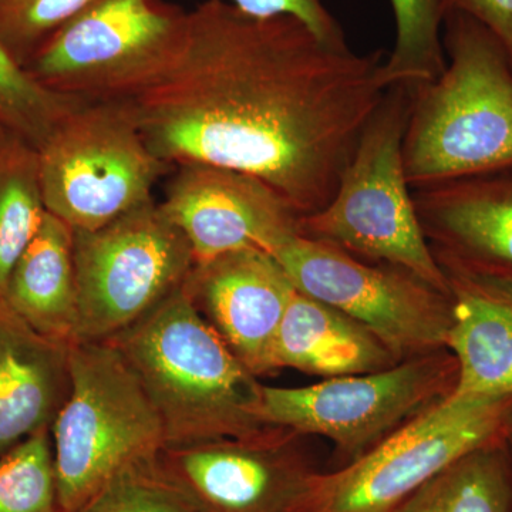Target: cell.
<instances>
[{
    "label": "cell",
    "instance_id": "44dd1931",
    "mask_svg": "<svg viewBox=\"0 0 512 512\" xmlns=\"http://www.w3.org/2000/svg\"><path fill=\"white\" fill-rule=\"evenodd\" d=\"M45 214L37 148L0 128V299Z\"/></svg>",
    "mask_w": 512,
    "mask_h": 512
},
{
    "label": "cell",
    "instance_id": "9a60e30c",
    "mask_svg": "<svg viewBox=\"0 0 512 512\" xmlns=\"http://www.w3.org/2000/svg\"><path fill=\"white\" fill-rule=\"evenodd\" d=\"M439 264L512 279V165L413 190Z\"/></svg>",
    "mask_w": 512,
    "mask_h": 512
},
{
    "label": "cell",
    "instance_id": "7a4b0ae2",
    "mask_svg": "<svg viewBox=\"0 0 512 512\" xmlns=\"http://www.w3.org/2000/svg\"><path fill=\"white\" fill-rule=\"evenodd\" d=\"M156 407L165 447L245 439L262 420V384L191 302L183 286L107 339Z\"/></svg>",
    "mask_w": 512,
    "mask_h": 512
},
{
    "label": "cell",
    "instance_id": "83f0119b",
    "mask_svg": "<svg viewBox=\"0 0 512 512\" xmlns=\"http://www.w3.org/2000/svg\"><path fill=\"white\" fill-rule=\"evenodd\" d=\"M444 16L460 12L477 20L503 46L512 66V0H443Z\"/></svg>",
    "mask_w": 512,
    "mask_h": 512
},
{
    "label": "cell",
    "instance_id": "d4e9b609",
    "mask_svg": "<svg viewBox=\"0 0 512 512\" xmlns=\"http://www.w3.org/2000/svg\"><path fill=\"white\" fill-rule=\"evenodd\" d=\"M0 512H63L50 430L33 434L0 458Z\"/></svg>",
    "mask_w": 512,
    "mask_h": 512
},
{
    "label": "cell",
    "instance_id": "2e32d148",
    "mask_svg": "<svg viewBox=\"0 0 512 512\" xmlns=\"http://www.w3.org/2000/svg\"><path fill=\"white\" fill-rule=\"evenodd\" d=\"M440 266L453 306L446 349L457 382L450 396L512 399V279Z\"/></svg>",
    "mask_w": 512,
    "mask_h": 512
},
{
    "label": "cell",
    "instance_id": "7c38bea8",
    "mask_svg": "<svg viewBox=\"0 0 512 512\" xmlns=\"http://www.w3.org/2000/svg\"><path fill=\"white\" fill-rule=\"evenodd\" d=\"M160 205L187 238L195 264L244 249L271 255L298 234L302 217L254 175L208 164L174 167Z\"/></svg>",
    "mask_w": 512,
    "mask_h": 512
},
{
    "label": "cell",
    "instance_id": "ac0fdd59",
    "mask_svg": "<svg viewBox=\"0 0 512 512\" xmlns=\"http://www.w3.org/2000/svg\"><path fill=\"white\" fill-rule=\"evenodd\" d=\"M272 362L275 372L295 369L325 379L400 363L365 326L296 289L276 335Z\"/></svg>",
    "mask_w": 512,
    "mask_h": 512
},
{
    "label": "cell",
    "instance_id": "7402d4cb",
    "mask_svg": "<svg viewBox=\"0 0 512 512\" xmlns=\"http://www.w3.org/2000/svg\"><path fill=\"white\" fill-rule=\"evenodd\" d=\"M396 37L384 60L390 86L437 79L446 69L443 0H390Z\"/></svg>",
    "mask_w": 512,
    "mask_h": 512
},
{
    "label": "cell",
    "instance_id": "6da1fadb",
    "mask_svg": "<svg viewBox=\"0 0 512 512\" xmlns=\"http://www.w3.org/2000/svg\"><path fill=\"white\" fill-rule=\"evenodd\" d=\"M384 60L205 0L164 69L119 101L164 163L254 175L305 217L332 200L389 90Z\"/></svg>",
    "mask_w": 512,
    "mask_h": 512
},
{
    "label": "cell",
    "instance_id": "277c9868",
    "mask_svg": "<svg viewBox=\"0 0 512 512\" xmlns=\"http://www.w3.org/2000/svg\"><path fill=\"white\" fill-rule=\"evenodd\" d=\"M412 84H393L363 131L332 200L299 220V234L355 258L399 266L448 293L421 228L403 161Z\"/></svg>",
    "mask_w": 512,
    "mask_h": 512
},
{
    "label": "cell",
    "instance_id": "484cf974",
    "mask_svg": "<svg viewBox=\"0 0 512 512\" xmlns=\"http://www.w3.org/2000/svg\"><path fill=\"white\" fill-rule=\"evenodd\" d=\"M96 0H0V43L23 67Z\"/></svg>",
    "mask_w": 512,
    "mask_h": 512
},
{
    "label": "cell",
    "instance_id": "603a6c76",
    "mask_svg": "<svg viewBox=\"0 0 512 512\" xmlns=\"http://www.w3.org/2000/svg\"><path fill=\"white\" fill-rule=\"evenodd\" d=\"M83 103L37 82L0 43V128L39 148L60 121Z\"/></svg>",
    "mask_w": 512,
    "mask_h": 512
},
{
    "label": "cell",
    "instance_id": "f1b7e54d",
    "mask_svg": "<svg viewBox=\"0 0 512 512\" xmlns=\"http://www.w3.org/2000/svg\"><path fill=\"white\" fill-rule=\"evenodd\" d=\"M505 446H507L508 454H510L511 466H512V426L508 431L507 440H505Z\"/></svg>",
    "mask_w": 512,
    "mask_h": 512
},
{
    "label": "cell",
    "instance_id": "cb8c5ba5",
    "mask_svg": "<svg viewBox=\"0 0 512 512\" xmlns=\"http://www.w3.org/2000/svg\"><path fill=\"white\" fill-rule=\"evenodd\" d=\"M79 512H208L161 463L160 454L117 474Z\"/></svg>",
    "mask_w": 512,
    "mask_h": 512
},
{
    "label": "cell",
    "instance_id": "9c48e42d",
    "mask_svg": "<svg viewBox=\"0 0 512 512\" xmlns=\"http://www.w3.org/2000/svg\"><path fill=\"white\" fill-rule=\"evenodd\" d=\"M76 340H107L180 289L195 261L181 229L151 200L94 231L74 232Z\"/></svg>",
    "mask_w": 512,
    "mask_h": 512
},
{
    "label": "cell",
    "instance_id": "5b68a950",
    "mask_svg": "<svg viewBox=\"0 0 512 512\" xmlns=\"http://www.w3.org/2000/svg\"><path fill=\"white\" fill-rule=\"evenodd\" d=\"M70 392L52 427L57 497L79 512L117 474L165 447L163 423L119 350L106 340L69 345Z\"/></svg>",
    "mask_w": 512,
    "mask_h": 512
},
{
    "label": "cell",
    "instance_id": "5bb4252c",
    "mask_svg": "<svg viewBox=\"0 0 512 512\" xmlns=\"http://www.w3.org/2000/svg\"><path fill=\"white\" fill-rule=\"evenodd\" d=\"M183 288L252 375L275 373V339L295 288L274 256L244 249L195 264Z\"/></svg>",
    "mask_w": 512,
    "mask_h": 512
},
{
    "label": "cell",
    "instance_id": "8992f818",
    "mask_svg": "<svg viewBox=\"0 0 512 512\" xmlns=\"http://www.w3.org/2000/svg\"><path fill=\"white\" fill-rule=\"evenodd\" d=\"M511 426V397L448 396L348 466L313 474L295 512H394L461 457L505 443Z\"/></svg>",
    "mask_w": 512,
    "mask_h": 512
},
{
    "label": "cell",
    "instance_id": "4fadbf2b",
    "mask_svg": "<svg viewBox=\"0 0 512 512\" xmlns=\"http://www.w3.org/2000/svg\"><path fill=\"white\" fill-rule=\"evenodd\" d=\"M271 427L245 439L164 447L161 463L208 512H295L313 477L293 443Z\"/></svg>",
    "mask_w": 512,
    "mask_h": 512
},
{
    "label": "cell",
    "instance_id": "52a82bcc",
    "mask_svg": "<svg viewBox=\"0 0 512 512\" xmlns=\"http://www.w3.org/2000/svg\"><path fill=\"white\" fill-rule=\"evenodd\" d=\"M37 156L46 211L74 232L94 231L154 200V187L173 171L120 101L80 104Z\"/></svg>",
    "mask_w": 512,
    "mask_h": 512
},
{
    "label": "cell",
    "instance_id": "e0dca14e",
    "mask_svg": "<svg viewBox=\"0 0 512 512\" xmlns=\"http://www.w3.org/2000/svg\"><path fill=\"white\" fill-rule=\"evenodd\" d=\"M69 392V345L40 335L0 299V458L50 430Z\"/></svg>",
    "mask_w": 512,
    "mask_h": 512
},
{
    "label": "cell",
    "instance_id": "ba28073f",
    "mask_svg": "<svg viewBox=\"0 0 512 512\" xmlns=\"http://www.w3.org/2000/svg\"><path fill=\"white\" fill-rule=\"evenodd\" d=\"M188 12L165 0H96L40 47L26 70L73 99L119 101L177 52Z\"/></svg>",
    "mask_w": 512,
    "mask_h": 512
},
{
    "label": "cell",
    "instance_id": "30bf717a",
    "mask_svg": "<svg viewBox=\"0 0 512 512\" xmlns=\"http://www.w3.org/2000/svg\"><path fill=\"white\" fill-rule=\"evenodd\" d=\"M457 363L447 349L379 372L332 377L305 387H262V420L336 444L350 461L453 393Z\"/></svg>",
    "mask_w": 512,
    "mask_h": 512
},
{
    "label": "cell",
    "instance_id": "4316f807",
    "mask_svg": "<svg viewBox=\"0 0 512 512\" xmlns=\"http://www.w3.org/2000/svg\"><path fill=\"white\" fill-rule=\"evenodd\" d=\"M254 18H292L311 30L320 42L333 49H349L345 30L323 0H227Z\"/></svg>",
    "mask_w": 512,
    "mask_h": 512
},
{
    "label": "cell",
    "instance_id": "ffe728a7",
    "mask_svg": "<svg viewBox=\"0 0 512 512\" xmlns=\"http://www.w3.org/2000/svg\"><path fill=\"white\" fill-rule=\"evenodd\" d=\"M394 512H512L505 443L478 448L421 485Z\"/></svg>",
    "mask_w": 512,
    "mask_h": 512
},
{
    "label": "cell",
    "instance_id": "8fae6325",
    "mask_svg": "<svg viewBox=\"0 0 512 512\" xmlns=\"http://www.w3.org/2000/svg\"><path fill=\"white\" fill-rule=\"evenodd\" d=\"M271 255L296 291L365 326L399 362L446 349L451 296L412 272L360 261L299 232Z\"/></svg>",
    "mask_w": 512,
    "mask_h": 512
},
{
    "label": "cell",
    "instance_id": "3957f363",
    "mask_svg": "<svg viewBox=\"0 0 512 512\" xmlns=\"http://www.w3.org/2000/svg\"><path fill=\"white\" fill-rule=\"evenodd\" d=\"M446 69L412 84L403 161L412 190L512 165V66L483 25L444 16Z\"/></svg>",
    "mask_w": 512,
    "mask_h": 512
},
{
    "label": "cell",
    "instance_id": "d6986e66",
    "mask_svg": "<svg viewBox=\"0 0 512 512\" xmlns=\"http://www.w3.org/2000/svg\"><path fill=\"white\" fill-rule=\"evenodd\" d=\"M30 328L46 338L70 343L77 338L74 231L46 211L42 224L10 271L2 296Z\"/></svg>",
    "mask_w": 512,
    "mask_h": 512
}]
</instances>
